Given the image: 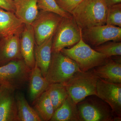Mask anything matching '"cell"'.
<instances>
[{
    "mask_svg": "<svg viewBox=\"0 0 121 121\" xmlns=\"http://www.w3.org/2000/svg\"><path fill=\"white\" fill-rule=\"evenodd\" d=\"M33 103L34 109L42 121H50L54 110L47 91L42 93Z\"/></svg>",
    "mask_w": 121,
    "mask_h": 121,
    "instance_id": "44dd1931",
    "label": "cell"
},
{
    "mask_svg": "<svg viewBox=\"0 0 121 121\" xmlns=\"http://www.w3.org/2000/svg\"><path fill=\"white\" fill-rule=\"evenodd\" d=\"M99 78L109 82L121 83V57L112 59L92 69Z\"/></svg>",
    "mask_w": 121,
    "mask_h": 121,
    "instance_id": "9a60e30c",
    "label": "cell"
},
{
    "mask_svg": "<svg viewBox=\"0 0 121 121\" xmlns=\"http://www.w3.org/2000/svg\"><path fill=\"white\" fill-rule=\"evenodd\" d=\"M32 70L23 59L0 66V85L11 87L16 91L22 89L29 82Z\"/></svg>",
    "mask_w": 121,
    "mask_h": 121,
    "instance_id": "5b68a950",
    "label": "cell"
},
{
    "mask_svg": "<svg viewBox=\"0 0 121 121\" xmlns=\"http://www.w3.org/2000/svg\"><path fill=\"white\" fill-rule=\"evenodd\" d=\"M60 52L74 60L83 72L104 64L111 58L91 47L83 40L82 34L80 40L76 44L70 48H63Z\"/></svg>",
    "mask_w": 121,
    "mask_h": 121,
    "instance_id": "7a4b0ae2",
    "label": "cell"
},
{
    "mask_svg": "<svg viewBox=\"0 0 121 121\" xmlns=\"http://www.w3.org/2000/svg\"><path fill=\"white\" fill-rule=\"evenodd\" d=\"M82 34L83 40L94 47L109 41L121 40V28L108 25L82 29Z\"/></svg>",
    "mask_w": 121,
    "mask_h": 121,
    "instance_id": "9c48e42d",
    "label": "cell"
},
{
    "mask_svg": "<svg viewBox=\"0 0 121 121\" xmlns=\"http://www.w3.org/2000/svg\"><path fill=\"white\" fill-rule=\"evenodd\" d=\"M53 37L51 36L40 45H35L34 49L35 64L40 68L44 78L51 59Z\"/></svg>",
    "mask_w": 121,
    "mask_h": 121,
    "instance_id": "2e32d148",
    "label": "cell"
},
{
    "mask_svg": "<svg viewBox=\"0 0 121 121\" xmlns=\"http://www.w3.org/2000/svg\"><path fill=\"white\" fill-rule=\"evenodd\" d=\"M38 0H16L15 13L25 24L31 25L39 12Z\"/></svg>",
    "mask_w": 121,
    "mask_h": 121,
    "instance_id": "e0dca14e",
    "label": "cell"
},
{
    "mask_svg": "<svg viewBox=\"0 0 121 121\" xmlns=\"http://www.w3.org/2000/svg\"><path fill=\"white\" fill-rule=\"evenodd\" d=\"M106 24L121 28V3L108 7Z\"/></svg>",
    "mask_w": 121,
    "mask_h": 121,
    "instance_id": "d4e9b609",
    "label": "cell"
},
{
    "mask_svg": "<svg viewBox=\"0 0 121 121\" xmlns=\"http://www.w3.org/2000/svg\"><path fill=\"white\" fill-rule=\"evenodd\" d=\"M107 7L121 3V0H104Z\"/></svg>",
    "mask_w": 121,
    "mask_h": 121,
    "instance_id": "83f0119b",
    "label": "cell"
},
{
    "mask_svg": "<svg viewBox=\"0 0 121 121\" xmlns=\"http://www.w3.org/2000/svg\"><path fill=\"white\" fill-rule=\"evenodd\" d=\"M20 33L0 39V66L23 59L20 48Z\"/></svg>",
    "mask_w": 121,
    "mask_h": 121,
    "instance_id": "7c38bea8",
    "label": "cell"
},
{
    "mask_svg": "<svg viewBox=\"0 0 121 121\" xmlns=\"http://www.w3.org/2000/svg\"><path fill=\"white\" fill-rule=\"evenodd\" d=\"M29 83V96L32 103L47 90L50 84L42 75L40 69L36 64L32 69Z\"/></svg>",
    "mask_w": 121,
    "mask_h": 121,
    "instance_id": "ac0fdd59",
    "label": "cell"
},
{
    "mask_svg": "<svg viewBox=\"0 0 121 121\" xmlns=\"http://www.w3.org/2000/svg\"><path fill=\"white\" fill-rule=\"evenodd\" d=\"M46 91L52 103L54 111L62 105L69 95L66 87L62 83L50 84Z\"/></svg>",
    "mask_w": 121,
    "mask_h": 121,
    "instance_id": "7402d4cb",
    "label": "cell"
},
{
    "mask_svg": "<svg viewBox=\"0 0 121 121\" xmlns=\"http://www.w3.org/2000/svg\"><path fill=\"white\" fill-rule=\"evenodd\" d=\"M82 29L78 26L73 16L63 17L53 36L52 52L75 45L80 40Z\"/></svg>",
    "mask_w": 121,
    "mask_h": 121,
    "instance_id": "52a82bcc",
    "label": "cell"
},
{
    "mask_svg": "<svg viewBox=\"0 0 121 121\" xmlns=\"http://www.w3.org/2000/svg\"><path fill=\"white\" fill-rule=\"evenodd\" d=\"M82 71L78 64L60 52H52L45 79L49 84H63L76 73Z\"/></svg>",
    "mask_w": 121,
    "mask_h": 121,
    "instance_id": "277c9868",
    "label": "cell"
},
{
    "mask_svg": "<svg viewBox=\"0 0 121 121\" xmlns=\"http://www.w3.org/2000/svg\"><path fill=\"white\" fill-rule=\"evenodd\" d=\"M37 5L39 10L53 13L63 17H69L72 16L61 8L55 0H38Z\"/></svg>",
    "mask_w": 121,
    "mask_h": 121,
    "instance_id": "cb8c5ba5",
    "label": "cell"
},
{
    "mask_svg": "<svg viewBox=\"0 0 121 121\" xmlns=\"http://www.w3.org/2000/svg\"><path fill=\"white\" fill-rule=\"evenodd\" d=\"M50 121H80L77 105L70 95L54 111Z\"/></svg>",
    "mask_w": 121,
    "mask_h": 121,
    "instance_id": "d6986e66",
    "label": "cell"
},
{
    "mask_svg": "<svg viewBox=\"0 0 121 121\" xmlns=\"http://www.w3.org/2000/svg\"><path fill=\"white\" fill-rule=\"evenodd\" d=\"M63 17L58 14L39 10L36 18L31 24L36 45H39L53 36Z\"/></svg>",
    "mask_w": 121,
    "mask_h": 121,
    "instance_id": "ba28073f",
    "label": "cell"
},
{
    "mask_svg": "<svg viewBox=\"0 0 121 121\" xmlns=\"http://www.w3.org/2000/svg\"><path fill=\"white\" fill-rule=\"evenodd\" d=\"M55 1L61 8L72 15V12L82 0H55Z\"/></svg>",
    "mask_w": 121,
    "mask_h": 121,
    "instance_id": "484cf974",
    "label": "cell"
},
{
    "mask_svg": "<svg viewBox=\"0 0 121 121\" xmlns=\"http://www.w3.org/2000/svg\"><path fill=\"white\" fill-rule=\"evenodd\" d=\"M15 98L19 121H42L35 109L31 107L23 93L17 91Z\"/></svg>",
    "mask_w": 121,
    "mask_h": 121,
    "instance_id": "ffe728a7",
    "label": "cell"
},
{
    "mask_svg": "<svg viewBox=\"0 0 121 121\" xmlns=\"http://www.w3.org/2000/svg\"><path fill=\"white\" fill-rule=\"evenodd\" d=\"M93 49L108 58L114 56H121V42L109 41L97 47H94Z\"/></svg>",
    "mask_w": 121,
    "mask_h": 121,
    "instance_id": "603a6c76",
    "label": "cell"
},
{
    "mask_svg": "<svg viewBox=\"0 0 121 121\" xmlns=\"http://www.w3.org/2000/svg\"><path fill=\"white\" fill-rule=\"evenodd\" d=\"M108 7L104 0H82L72 13L82 29L106 24Z\"/></svg>",
    "mask_w": 121,
    "mask_h": 121,
    "instance_id": "6da1fadb",
    "label": "cell"
},
{
    "mask_svg": "<svg viewBox=\"0 0 121 121\" xmlns=\"http://www.w3.org/2000/svg\"><path fill=\"white\" fill-rule=\"evenodd\" d=\"M97 96L108 104L114 114L121 117V83H114L99 78Z\"/></svg>",
    "mask_w": 121,
    "mask_h": 121,
    "instance_id": "30bf717a",
    "label": "cell"
},
{
    "mask_svg": "<svg viewBox=\"0 0 121 121\" xmlns=\"http://www.w3.org/2000/svg\"><path fill=\"white\" fill-rule=\"evenodd\" d=\"M14 1H16V0H14Z\"/></svg>",
    "mask_w": 121,
    "mask_h": 121,
    "instance_id": "f1b7e54d",
    "label": "cell"
},
{
    "mask_svg": "<svg viewBox=\"0 0 121 121\" xmlns=\"http://www.w3.org/2000/svg\"><path fill=\"white\" fill-rule=\"evenodd\" d=\"M25 25L14 13L0 9V39L20 33Z\"/></svg>",
    "mask_w": 121,
    "mask_h": 121,
    "instance_id": "5bb4252c",
    "label": "cell"
},
{
    "mask_svg": "<svg viewBox=\"0 0 121 121\" xmlns=\"http://www.w3.org/2000/svg\"><path fill=\"white\" fill-rule=\"evenodd\" d=\"M99 78L91 69L76 73L63 84L69 95L77 104L88 96H97L96 84Z\"/></svg>",
    "mask_w": 121,
    "mask_h": 121,
    "instance_id": "3957f363",
    "label": "cell"
},
{
    "mask_svg": "<svg viewBox=\"0 0 121 121\" xmlns=\"http://www.w3.org/2000/svg\"><path fill=\"white\" fill-rule=\"evenodd\" d=\"M16 91L11 87L0 85V121H19Z\"/></svg>",
    "mask_w": 121,
    "mask_h": 121,
    "instance_id": "8fae6325",
    "label": "cell"
},
{
    "mask_svg": "<svg viewBox=\"0 0 121 121\" xmlns=\"http://www.w3.org/2000/svg\"><path fill=\"white\" fill-rule=\"evenodd\" d=\"M0 9L15 13V2L14 0H0Z\"/></svg>",
    "mask_w": 121,
    "mask_h": 121,
    "instance_id": "4316f807",
    "label": "cell"
},
{
    "mask_svg": "<svg viewBox=\"0 0 121 121\" xmlns=\"http://www.w3.org/2000/svg\"><path fill=\"white\" fill-rule=\"evenodd\" d=\"M90 97L76 104L80 121H114L117 115L109 105L98 97Z\"/></svg>",
    "mask_w": 121,
    "mask_h": 121,
    "instance_id": "8992f818",
    "label": "cell"
},
{
    "mask_svg": "<svg viewBox=\"0 0 121 121\" xmlns=\"http://www.w3.org/2000/svg\"><path fill=\"white\" fill-rule=\"evenodd\" d=\"M20 44L23 59L29 67L33 69L35 65L34 54L35 43L31 25H25L20 35Z\"/></svg>",
    "mask_w": 121,
    "mask_h": 121,
    "instance_id": "4fadbf2b",
    "label": "cell"
}]
</instances>
